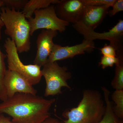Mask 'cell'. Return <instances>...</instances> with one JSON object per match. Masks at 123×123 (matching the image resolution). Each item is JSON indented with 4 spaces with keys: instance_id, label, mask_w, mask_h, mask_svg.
I'll return each mask as SVG.
<instances>
[{
    "instance_id": "cell-1",
    "label": "cell",
    "mask_w": 123,
    "mask_h": 123,
    "mask_svg": "<svg viewBox=\"0 0 123 123\" xmlns=\"http://www.w3.org/2000/svg\"><path fill=\"white\" fill-rule=\"evenodd\" d=\"M55 101L29 93H17L0 103V114H6L15 123H43L50 116Z\"/></svg>"
},
{
    "instance_id": "cell-2",
    "label": "cell",
    "mask_w": 123,
    "mask_h": 123,
    "mask_svg": "<svg viewBox=\"0 0 123 123\" xmlns=\"http://www.w3.org/2000/svg\"><path fill=\"white\" fill-rule=\"evenodd\" d=\"M100 92L85 90L77 107L65 111L62 116L64 123H98L103 117L105 104Z\"/></svg>"
},
{
    "instance_id": "cell-3",
    "label": "cell",
    "mask_w": 123,
    "mask_h": 123,
    "mask_svg": "<svg viewBox=\"0 0 123 123\" xmlns=\"http://www.w3.org/2000/svg\"><path fill=\"white\" fill-rule=\"evenodd\" d=\"M0 17L5 27V34L13 40L18 53L28 52L31 48L30 27L22 11L3 6Z\"/></svg>"
},
{
    "instance_id": "cell-4",
    "label": "cell",
    "mask_w": 123,
    "mask_h": 123,
    "mask_svg": "<svg viewBox=\"0 0 123 123\" xmlns=\"http://www.w3.org/2000/svg\"><path fill=\"white\" fill-rule=\"evenodd\" d=\"M4 47L7 53L8 69L18 73L33 86L39 83L43 76L41 67L34 64H23L19 57L15 43L10 38L6 40Z\"/></svg>"
},
{
    "instance_id": "cell-5",
    "label": "cell",
    "mask_w": 123,
    "mask_h": 123,
    "mask_svg": "<svg viewBox=\"0 0 123 123\" xmlns=\"http://www.w3.org/2000/svg\"><path fill=\"white\" fill-rule=\"evenodd\" d=\"M42 71L46 82L45 97L61 94L62 87L71 89L68 81L71 79L72 74L66 66H60L57 62H47L43 66Z\"/></svg>"
},
{
    "instance_id": "cell-6",
    "label": "cell",
    "mask_w": 123,
    "mask_h": 123,
    "mask_svg": "<svg viewBox=\"0 0 123 123\" xmlns=\"http://www.w3.org/2000/svg\"><path fill=\"white\" fill-rule=\"evenodd\" d=\"M73 27L84 36V39L94 41L96 39L108 40L110 45L115 48L117 55L123 53V20L118 22L107 32L98 33L88 27L80 21L73 24Z\"/></svg>"
},
{
    "instance_id": "cell-7",
    "label": "cell",
    "mask_w": 123,
    "mask_h": 123,
    "mask_svg": "<svg viewBox=\"0 0 123 123\" xmlns=\"http://www.w3.org/2000/svg\"><path fill=\"white\" fill-rule=\"evenodd\" d=\"M34 14V18L31 17L27 19L30 27L31 36L39 29L64 32L69 24L57 17L55 12L54 5L36 10Z\"/></svg>"
},
{
    "instance_id": "cell-8",
    "label": "cell",
    "mask_w": 123,
    "mask_h": 123,
    "mask_svg": "<svg viewBox=\"0 0 123 123\" xmlns=\"http://www.w3.org/2000/svg\"><path fill=\"white\" fill-rule=\"evenodd\" d=\"M86 6L82 0H61L55 10L60 19L74 24L80 21Z\"/></svg>"
},
{
    "instance_id": "cell-9",
    "label": "cell",
    "mask_w": 123,
    "mask_h": 123,
    "mask_svg": "<svg viewBox=\"0 0 123 123\" xmlns=\"http://www.w3.org/2000/svg\"><path fill=\"white\" fill-rule=\"evenodd\" d=\"M95 48L94 41L84 39L80 44L72 46H63L55 44L47 62H57V61L72 58L75 56L83 55L86 52L91 53Z\"/></svg>"
},
{
    "instance_id": "cell-10",
    "label": "cell",
    "mask_w": 123,
    "mask_h": 123,
    "mask_svg": "<svg viewBox=\"0 0 123 123\" xmlns=\"http://www.w3.org/2000/svg\"><path fill=\"white\" fill-rule=\"evenodd\" d=\"M4 83L8 98L17 93L36 95L37 93V90L26 79L13 70L7 69Z\"/></svg>"
},
{
    "instance_id": "cell-11",
    "label": "cell",
    "mask_w": 123,
    "mask_h": 123,
    "mask_svg": "<svg viewBox=\"0 0 123 123\" xmlns=\"http://www.w3.org/2000/svg\"><path fill=\"white\" fill-rule=\"evenodd\" d=\"M57 34V31L50 30H43L39 34L36 39L37 51L34 61V64L41 68L47 63L55 44L53 38Z\"/></svg>"
},
{
    "instance_id": "cell-12",
    "label": "cell",
    "mask_w": 123,
    "mask_h": 123,
    "mask_svg": "<svg viewBox=\"0 0 123 123\" xmlns=\"http://www.w3.org/2000/svg\"><path fill=\"white\" fill-rule=\"evenodd\" d=\"M110 6H86L80 21L94 30L103 21L108 14Z\"/></svg>"
},
{
    "instance_id": "cell-13",
    "label": "cell",
    "mask_w": 123,
    "mask_h": 123,
    "mask_svg": "<svg viewBox=\"0 0 123 123\" xmlns=\"http://www.w3.org/2000/svg\"><path fill=\"white\" fill-rule=\"evenodd\" d=\"M60 0H28L22 11L27 19L32 17L36 10L56 5Z\"/></svg>"
},
{
    "instance_id": "cell-14",
    "label": "cell",
    "mask_w": 123,
    "mask_h": 123,
    "mask_svg": "<svg viewBox=\"0 0 123 123\" xmlns=\"http://www.w3.org/2000/svg\"><path fill=\"white\" fill-rule=\"evenodd\" d=\"M106 104L105 111L103 117L98 123H123V120L119 118L115 114L112 104L110 99V92L106 87H102Z\"/></svg>"
},
{
    "instance_id": "cell-15",
    "label": "cell",
    "mask_w": 123,
    "mask_h": 123,
    "mask_svg": "<svg viewBox=\"0 0 123 123\" xmlns=\"http://www.w3.org/2000/svg\"><path fill=\"white\" fill-rule=\"evenodd\" d=\"M118 63L115 64V74L111 85L115 90H123V54L117 55Z\"/></svg>"
},
{
    "instance_id": "cell-16",
    "label": "cell",
    "mask_w": 123,
    "mask_h": 123,
    "mask_svg": "<svg viewBox=\"0 0 123 123\" xmlns=\"http://www.w3.org/2000/svg\"><path fill=\"white\" fill-rule=\"evenodd\" d=\"M2 27L0 26V41L1 38V30ZM6 55L2 53L0 48V100L6 101L8 98L7 93L4 85V81L6 69L5 59Z\"/></svg>"
},
{
    "instance_id": "cell-17",
    "label": "cell",
    "mask_w": 123,
    "mask_h": 123,
    "mask_svg": "<svg viewBox=\"0 0 123 123\" xmlns=\"http://www.w3.org/2000/svg\"><path fill=\"white\" fill-rule=\"evenodd\" d=\"M112 100L116 104L114 112L117 116L120 119L123 118V90H115L111 95Z\"/></svg>"
},
{
    "instance_id": "cell-18",
    "label": "cell",
    "mask_w": 123,
    "mask_h": 123,
    "mask_svg": "<svg viewBox=\"0 0 123 123\" xmlns=\"http://www.w3.org/2000/svg\"><path fill=\"white\" fill-rule=\"evenodd\" d=\"M3 6L10 9L13 8L17 11L23 9L28 0H2Z\"/></svg>"
},
{
    "instance_id": "cell-19",
    "label": "cell",
    "mask_w": 123,
    "mask_h": 123,
    "mask_svg": "<svg viewBox=\"0 0 123 123\" xmlns=\"http://www.w3.org/2000/svg\"><path fill=\"white\" fill-rule=\"evenodd\" d=\"M119 61V58L117 57L103 56L101 57L99 65L101 66L102 68L104 69L107 67H112L114 65L117 64Z\"/></svg>"
},
{
    "instance_id": "cell-20",
    "label": "cell",
    "mask_w": 123,
    "mask_h": 123,
    "mask_svg": "<svg viewBox=\"0 0 123 123\" xmlns=\"http://www.w3.org/2000/svg\"><path fill=\"white\" fill-rule=\"evenodd\" d=\"M86 5L88 6H108L112 7L116 0H82Z\"/></svg>"
},
{
    "instance_id": "cell-21",
    "label": "cell",
    "mask_w": 123,
    "mask_h": 123,
    "mask_svg": "<svg viewBox=\"0 0 123 123\" xmlns=\"http://www.w3.org/2000/svg\"><path fill=\"white\" fill-rule=\"evenodd\" d=\"M101 53L103 56L117 57V51L114 47L110 45L105 44L103 47L99 49Z\"/></svg>"
},
{
    "instance_id": "cell-22",
    "label": "cell",
    "mask_w": 123,
    "mask_h": 123,
    "mask_svg": "<svg viewBox=\"0 0 123 123\" xmlns=\"http://www.w3.org/2000/svg\"><path fill=\"white\" fill-rule=\"evenodd\" d=\"M111 7L112 9L109 10L108 13L111 17H113L119 12L123 11V0H116Z\"/></svg>"
},
{
    "instance_id": "cell-23",
    "label": "cell",
    "mask_w": 123,
    "mask_h": 123,
    "mask_svg": "<svg viewBox=\"0 0 123 123\" xmlns=\"http://www.w3.org/2000/svg\"><path fill=\"white\" fill-rule=\"evenodd\" d=\"M0 123H15L12 121L10 117H7L4 114H0Z\"/></svg>"
},
{
    "instance_id": "cell-24",
    "label": "cell",
    "mask_w": 123,
    "mask_h": 123,
    "mask_svg": "<svg viewBox=\"0 0 123 123\" xmlns=\"http://www.w3.org/2000/svg\"><path fill=\"white\" fill-rule=\"evenodd\" d=\"M43 123H64L63 122L60 121L58 119L53 117H49Z\"/></svg>"
},
{
    "instance_id": "cell-25",
    "label": "cell",
    "mask_w": 123,
    "mask_h": 123,
    "mask_svg": "<svg viewBox=\"0 0 123 123\" xmlns=\"http://www.w3.org/2000/svg\"><path fill=\"white\" fill-rule=\"evenodd\" d=\"M3 6V2L2 0H0V10L1 8ZM0 26L3 27L4 26V24L3 22H2L1 19L0 17Z\"/></svg>"
}]
</instances>
